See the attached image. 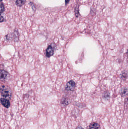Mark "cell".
I'll use <instances>...</instances> for the list:
<instances>
[{
    "label": "cell",
    "instance_id": "obj_8",
    "mask_svg": "<svg viewBox=\"0 0 128 129\" xmlns=\"http://www.w3.org/2000/svg\"><path fill=\"white\" fill-rule=\"evenodd\" d=\"M121 95L122 96H125L127 95L128 94V90L127 89L124 88L121 89Z\"/></svg>",
    "mask_w": 128,
    "mask_h": 129
},
{
    "label": "cell",
    "instance_id": "obj_10",
    "mask_svg": "<svg viewBox=\"0 0 128 129\" xmlns=\"http://www.w3.org/2000/svg\"><path fill=\"white\" fill-rule=\"evenodd\" d=\"M124 105L125 110L127 111H128V98L125 99Z\"/></svg>",
    "mask_w": 128,
    "mask_h": 129
},
{
    "label": "cell",
    "instance_id": "obj_14",
    "mask_svg": "<svg viewBox=\"0 0 128 129\" xmlns=\"http://www.w3.org/2000/svg\"><path fill=\"white\" fill-rule=\"evenodd\" d=\"M76 129H83L81 126H78Z\"/></svg>",
    "mask_w": 128,
    "mask_h": 129
},
{
    "label": "cell",
    "instance_id": "obj_4",
    "mask_svg": "<svg viewBox=\"0 0 128 129\" xmlns=\"http://www.w3.org/2000/svg\"><path fill=\"white\" fill-rule=\"evenodd\" d=\"M1 102L2 105L6 108H8L10 106V102L8 99L1 98Z\"/></svg>",
    "mask_w": 128,
    "mask_h": 129
},
{
    "label": "cell",
    "instance_id": "obj_12",
    "mask_svg": "<svg viewBox=\"0 0 128 129\" xmlns=\"http://www.w3.org/2000/svg\"><path fill=\"white\" fill-rule=\"evenodd\" d=\"M4 17H2V16H1V22H4Z\"/></svg>",
    "mask_w": 128,
    "mask_h": 129
},
{
    "label": "cell",
    "instance_id": "obj_3",
    "mask_svg": "<svg viewBox=\"0 0 128 129\" xmlns=\"http://www.w3.org/2000/svg\"><path fill=\"white\" fill-rule=\"evenodd\" d=\"M54 53L53 48L51 45H49L46 50V56L47 57H50L52 56Z\"/></svg>",
    "mask_w": 128,
    "mask_h": 129
},
{
    "label": "cell",
    "instance_id": "obj_15",
    "mask_svg": "<svg viewBox=\"0 0 128 129\" xmlns=\"http://www.w3.org/2000/svg\"><path fill=\"white\" fill-rule=\"evenodd\" d=\"M127 56H128V50H127Z\"/></svg>",
    "mask_w": 128,
    "mask_h": 129
},
{
    "label": "cell",
    "instance_id": "obj_6",
    "mask_svg": "<svg viewBox=\"0 0 128 129\" xmlns=\"http://www.w3.org/2000/svg\"><path fill=\"white\" fill-rule=\"evenodd\" d=\"M100 125L97 123H92L89 126V129H100Z\"/></svg>",
    "mask_w": 128,
    "mask_h": 129
},
{
    "label": "cell",
    "instance_id": "obj_7",
    "mask_svg": "<svg viewBox=\"0 0 128 129\" xmlns=\"http://www.w3.org/2000/svg\"><path fill=\"white\" fill-rule=\"evenodd\" d=\"M16 4L19 7H21L25 3L26 0H15Z\"/></svg>",
    "mask_w": 128,
    "mask_h": 129
},
{
    "label": "cell",
    "instance_id": "obj_13",
    "mask_svg": "<svg viewBox=\"0 0 128 129\" xmlns=\"http://www.w3.org/2000/svg\"><path fill=\"white\" fill-rule=\"evenodd\" d=\"M70 0H65V5H67L68 4Z\"/></svg>",
    "mask_w": 128,
    "mask_h": 129
},
{
    "label": "cell",
    "instance_id": "obj_2",
    "mask_svg": "<svg viewBox=\"0 0 128 129\" xmlns=\"http://www.w3.org/2000/svg\"><path fill=\"white\" fill-rule=\"evenodd\" d=\"M76 87V83L73 80H70L68 82L65 89L68 91H73Z\"/></svg>",
    "mask_w": 128,
    "mask_h": 129
},
{
    "label": "cell",
    "instance_id": "obj_1",
    "mask_svg": "<svg viewBox=\"0 0 128 129\" xmlns=\"http://www.w3.org/2000/svg\"><path fill=\"white\" fill-rule=\"evenodd\" d=\"M1 94L2 96L7 99H9L11 97V92L9 89L6 88L5 86H2L1 89Z\"/></svg>",
    "mask_w": 128,
    "mask_h": 129
},
{
    "label": "cell",
    "instance_id": "obj_5",
    "mask_svg": "<svg viewBox=\"0 0 128 129\" xmlns=\"http://www.w3.org/2000/svg\"><path fill=\"white\" fill-rule=\"evenodd\" d=\"M9 74L7 71L4 70H1V79L6 80L9 77Z\"/></svg>",
    "mask_w": 128,
    "mask_h": 129
},
{
    "label": "cell",
    "instance_id": "obj_16",
    "mask_svg": "<svg viewBox=\"0 0 128 129\" xmlns=\"http://www.w3.org/2000/svg\"><path fill=\"white\" fill-rule=\"evenodd\" d=\"M1 2H2V1H3V0H1Z\"/></svg>",
    "mask_w": 128,
    "mask_h": 129
},
{
    "label": "cell",
    "instance_id": "obj_9",
    "mask_svg": "<svg viewBox=\"0 0 128 129\" xmlns=\"http://www.w3.org/2000/svg\"><path fill=\"white\" fill-rule=\"evenodd\" d=\"M5 11V7L4 6V4L2 3V2H1V10H0V11H1V13H3Z\"/></svg>",
    "mask_w": 128,
    "mask_h": 129
},
{
    "label": "cell",
    "instance_id": "obj_11",
    "mask_svg": "<svg viewBox=\"0 0 128 129\" xmlns=\"http://www.w3.org/2000/svg\"><path fill=\"white\" fill-rule=\"evenodd\" d=\"M18 33L17 31H15L14 33V38L16 41H18Z\"/></svg>",
    "mask_w": 128,
    "mask_h": 129
}]
</instances>
